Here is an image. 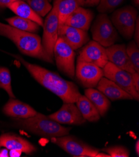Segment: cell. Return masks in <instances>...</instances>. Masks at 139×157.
I'll list each match as a JSON object with an SVG mask.
<instances>
[{
	"instance_id": "obj_1",
	"label": "cell",
	"mask_w": 139,
	"mask_h": 157,
	"mask_svg": "<svg viewBox=\"0 0 139 157\" xmlns=\"http://www.w3.org/2000/svg\"><path fill=\"white\" fill-rule=\"evenodd\" d=\"M6 53L18 60L39 84L59 97L64 103H75L81 95L78 87L73 82L63 79L54 72L30 63L20 55Z\"/></svg>"
},
{
	"instance_id": "obj_2",
	"label": "cell",
	"mask_w": 139,
	"mask_h": 157,
	"mask_svg": "<svg viewBox=\"0 0 139 157\" xmlns=\"http://www.w3.org/2000/svg\"><path fill=\"white\" fill-rule=\"evenodd\" d=\"M0 35L12 41L23 54L53 63V58L45 51L41 37L0 22Z\"/></svg>"
},
{
	"instance_id": "obj_3",
	"label": "cell",
	"mask_w": 139,
	"mask_h": 157,
	"mask_svg": "<svg viewBox=\"0 0 139 157\" xmlns=\"http://www.w3.org/2000/svg\"><path fill=\"white\" fill-rule=\"evenodd\" d=\"M15 125L33 134L42 137L51 138L69 134L71 128L61 126L60 123L37 112L34 117L28 118L14 119Z\"/></svg>"
},
{
	"instance_id": "obj_4",
	"label": "cell",
	"mask_w": 139,
	"mask_h": 157,
	"mask_svg": "<svg viewBox=\"0 0 139 157\" xmlns=\"http://www.w3.org/2000/svg\"><path fill=\"white\" fill-rule=\"evenodd\" d=\"M94 41L102 46L109 47L119 40L117 29L106 13L99 14L91 27Z\"/></svg>"
},
{
	"instance_id": "obj_5",
	"label": "cell",
	"mask_w": 139,
	"mask_h": 157,
	"mask_svg": "<svg viewBox=\"0 0 139 157\" xmlns=\"http://www.w3.org/2000/svg\"><path fill=\"white\" fill-rule=\"evenodd\" d=\"M51 142L66 152L77 157H95L100 150L89 145L72 135L53 137L50 138Z\"/></svg>"
},
{
	"instance_id": "obj_6",
	"label": "cell",
	"mask_w": 139,
	"mask_h": 157,
	"mask_svg": "<svg viewBox=\"0 0 139 157\" xmlns=\"http://www.w3.org/2000/svg\"><path fill=\"white\" fill-rule=\"evenodd\" d=\"M138 12L132 6L115 10L112 14L111 21L120 35L127 40L133 37Z\"/></svg>"
},
{
	"instance_id": "obj_7",
	"label": "cell",
	"mask_w": 139,
	"mask_h": 157,
	"mask_svg": "<svg viewBox=\"0 0 139 157\" xmlns=\"http://www.w3.org/2000/svg\"><path fill=\"white\" fill-rule=\"evenodd\" d=\"M54 56L57 68L73 79L75 75V53L71 47L60 37H58L54 46Z\"/></svg>"
},
{
	"instance_id": "obj_8",
	"label": "cell",
	"mask_w": 139,
	"mask_h": 157,
	"mask_svg": "<svg viewBox=\"0 0 139 157\" xmlns=\"http://www.w3.org/2000/svg\"><path fill=\"white\" fill-rule=\"evenodd\" d=\"M102 69L104 77L112 81L123 90L130 94L134 100L138 101L139 93L133 85L132 73L118 68L109 61Z\"/></svg>"
},
{
	"instance_id": "obj_9",
	"label": "cell",
	"mask_w": 139,
	"mask_h": 157,
	"mask_svg": "<svg viewBox=\"0 0 139 157\" xmlns=\"http://www.w3.org/2000/svg\"><path fill=\"white\" fill-rule=\"evenodd\" d=\"M42 44L48 55L53 58L54 48L58 38L59 20L56 6H53L50 12L46 15L43 24Z\"/></svg>"
},
{
	"instance_id": "obj_10",
	"label": "cell",
	"mask_w": 139,
	"mask_h": 157,
	"mask_svg": "<svg viewBox=\"0 0 139 157\" xmlns=\"http://www.w3.org/2000/svg\"><path fill=\"white\" fill-rule=\"evenodd\" d=\"M75 76L83 86L94 88L104 76V71L102 68L92 63L77 61Z\"/></svg>"
},
{
	"instance_id": "obj_11",
	"label": "cell",
	"mask_w": 139,
	"mask_h": 157,
	"mask_svg": "<svg viewBox=\"0 0 139 157\" xmlns=\"http://www.w3.org/2000/svg\"><path fill=\"white\" fill-rule=\"evenodd\" d=\"M78 61L94 64L103 68L109 62L105 47L95 41H90L81 51Z\"/></svg>"
},
{
	"instance_id": "obj_12",
	"label": "cell",
	"mask_w": 139,
	"mask_h": 157,
	"mask_svg": "<svg viewBox=\"0 0 139 157\" xmlns=\"http://www.w3.org/2000/svg\"><path fill=\"white\" fill-rule=\"evenodd\" d=\"M48 117L62 124L80 125L86 121L74 103H64L58 111Z\"/></svg>"
},
{
	"instance_id": "obj_13",
	"label": "cell",
	"mask_w": 139,
	"mask_h": 157,
	"mask_svg": "<svg viewBox=\"0 0 139 157\" xmlns=\"http://www.w3.org/2000/svg\"><path fill=\"white\" fill-rule=\"evenodd\" d=\"M107 56L109 62L118 68L130 73L136 72L129 58L124 44H114L105 48Z\"/></svg>"
},
{
	"instance_id": "obj_14",
	"label": "cell",
	"mask_w": 139,
	"mask_h": 157,
	"mask_svg": "<svg viewBox=\"0 0 139 157\" xmlns=\"http://www.w3.org/2000/svg\"><path fill=\"white\" fill-rule=\"evenodd\" d=\"M58 37L61 38L74 50H78L89 40L87 31L63 25L59 26Z\"/></svg>"
},
{
	"instance_id": "obj_15",
	"label": "cell",
	"mask_w": 139,
	"mask_h": 157,
	"mask_svg": "<svg viewBox=\"0 0 139 157\" xmlns=\"http://www.w3.org/2000/svg\"><path fill=\"white\" fill-rule=\"evenodd\" d=\"M0 146L9 150H16L31 155L37 149L27 140L13 133H5L0 136Z\"/></svg>"
},
{
	"instance_id": "obj_16",
	"label": "cell",
	"mask_w": 139,
	"mask_h": 157,
	"mask_svg": "<svg viewBox=\"0 0 139 157\" xmlns=\"http://www.w3.org/2000/svg\"><path fill=\"white\" fill-rule=\"evenodd\" d=\"M3 112L8 117L23 119L34 117L37 113L35 109L29 105L11 98L4 106Z\"/></svg>"
},
{
	"instance_id": "obj_17",
	"label": "cell",
	"mask_w": 139,
	"mask_h": 157,
	"mask_svg": "<svg viewBox=\"0 0 139 157\" xmlns=\"http://www.w3.org/2000/svg\"><path fill=\"white\" fill-rule=\"evenodd\" d=\"M93 18L94 14L90 10L79 6L69 16L64 25L87 31Z\"/></svg>"
},
{
	"instance_id": "obj_18",
	"label": "cell",
	"mask_w": 139,
	"mask_h": 157,
	"mask_svg": "<svg viewBox=\"0 0 139 157\" xmlns=\"http://www.w3.org/2000/svg\"><path fill=\"white\" fill-rule=\"evenodd\" d=\"M97 88L111 101L119 100H134L133 97L126 91L123 90L114 82L105 77H102L99 82Z\"/></svg>"
},
{
	"instance_id": "obj_19",
	"label": "cell",
	"mask_w": 139,
	"mask_h": 157,
	"mask_svg": "<svg viewBox=\"0 0 139 157\" xmlns=\"http://www.w3.org/2000/svg\"><path fill=\"white\" fill-rule=\"evenodd\" d=\"M8 8L16 16L31 20L39 25V26H43L44 21L42 17L35 12L23 0H16L8 6Z\"/></svg>"
},
{
	"instance_id": "obj_20",
	"label": "cell",
	"mask_w": 139,
	"mask_h": 157,
	"mask_svg": "<svg viewBox=\"0 0 139 157\" xmlns=\"http://www.w3.org/2000/svg\"><path fill=\"white\" fill-rule=\"evenodd\" d=\"M85 96L92 102L101 117H104L111 107V101L104 94L93 88H87L84 91Z\"/></svg>"
},
{
	"instance_id": "obj_21",
	"label": "cell",
	"mask_w": 139,
	"mask_h": 157,
	"mask_svg": "<svg viewBox=\"0 0 139 157\" xmlns=\"http://www.w3.org/2000/svg\"><path fill=\"white\" fill-rule=\"evenodd\" d=\"M75 103L86 120L90 122H96L100 120L101 116L97 109L85 95L81 94Z\"/></svg>"
},
{
	"instance_id": "obj_22",
	"label": "cell",
	"mask_w": 139,
	"mask_h": 157,
	"mask_svg": "<svg viewBox=\"0 0 139 157\" xmlns=\"http://www.w3.org/2000/svg\"><path fill=\"white\" fill-rule=\"evenodd\" d=\"M53 6L57 11L59 26L64 25L69 16L79 6L77 0H54Z\"/></svg>"
},
{
	"instance_id": "obj_23",
	"label": "cell",
	"mask_w": 139,
	"mask_h": 157,
	"mask_svg": "<svg viewBox=\"0 0 139 157\" xmlns=\"http://www.w3.org/2000/svg\"><path fill=\"white\" fill-rule=\"evenodd\" d=\"M6 21L11 26L27 32L35 33L39 29V26L36 23L28 19L20 17L18 16L7 18Z\"/></svg>"
},
{
	"instance_id": "obj_24",
	"label": "cell",
	"mask_w": 139,
	"mask_h": 157,
	"mask_svg": "<svg viewBox=\"0 0 139 157\" xmlns=\"http://www.w3.org/2000/svg\"><path fill=\"white\" fill-rule=\"evenodd\" d=\"M35 12L41 17L47 15L53 8L49 0H25Z\"/></svg>"
},
{
	"instance_id": "obj_25",
	"label": "cell",
	"mask_w": 139,
	"mask_h": 157,
	"mask_svg": "<svg viewBox=\"0 0 139 157\" xmlns=\"http://www.w3.org/2000/svg\"><path fill=\"white\" fill-rule=\"evenodd\" d=\"M0 88L6 91L10 98H15L11 87V73L6 67H0Z\"/></svg>"
},
{
	"instance_id": "obj_26",
	"label": "cell",
	"mask_w": 139,
	"mask_h": 157,
	"mask_svg": "<svg viewBox=\"0 0 139 157\" xmlns=\"http://www.w3.org/2000/svg\"><path fill=\"white\" fill-rule=\"evenodd\" d=\"M126 51L135 71L139 73V48L134 40L126 46Z\"/></svg>"
},
{
	"instance_id": "obj_27",
	"label": "cell",
	"mask_w": 139,
	"mask_h": 157,
	"mask_svg": "<svg viewBox=\"0 0 139 157\" xmlns=\"http://www.w3.org/2000/svg\"><path fill=\"white\" fill-rule=\"evenodd\" d=\"M124 0H100L97 10L100 13H110L120 6Z\"/></svg>"
},
{
	"instance_id": "obj_28",
	"label": "cell",
	"mask_w": 139,
	"mask_h": 157,
	"mask_svg": "<svg viewBox=\"0 0 139 157\" xmlns=\"http://www.w3.org/2000/svg\"><path fill=\"white\" fill-rule=\"evenodd\" d=\"M102 151L109 154L111 157H129L130 152L129 150L122 145H116L104 148Z\"/></svg>"
},
{
	"instance_id": "obj_29",
	"label": "cell",
	"mask_w": 139,
	"mask_h": 157,
	"mask_svg": "<svg viewBox=\"0 0 139 157\" xmlns=\"http://www.w3.org/2000/svg\"><path fill=\"white\" fill-rule=\"evenodd\" d=\"M79 5L82 7L94 6L98 5L100 0H77Z\"/></svg>"
},
{
	"instance_id": "obj_30",
	"label": "cell",
	"mask_w": 139,
	"mask_h": 157,
	"mask_svg": "<svg viewBox=\"0 0 139 157\" xmlns=\"http://www.w3.org/2000/svg\"><path fill=\"white\" fill-rule=\"evenodd\" d=\"M139 18L138 17L136 23H135V27L134 29V41L137 43V44L138 46L139 45Z\"/></svg>"
},
{
	"instance_id": "obj_31",
	"label": "cell",
	"mask_w": 139,
	"mask_h": 157,
	"mask_svg": "<svg viewBox=\"0 0 139 157\" xmlns=\"http://www.w3.org/2000/svg\"><path fill=\"white\" fill-rule=\"evenodd\" d=\"M132 78L133 85L135 90L138 92L139 91V73L135 72L132 73Z\"/></svg>"
},
{
	"instance_id": "obj_32",
	"label": "cell",
	"mask_w": 139,
	"mask_h": 157,
	"mask_svg": "<svg viewBox=\"0 0 139 157\" xmlns=\"http://www.w3.org/2000/svg\"><path fill=\"white\" fill-rule=\"evenodd\" d=\"M16 0H0V9L8 8V6Z\"/></svg>"
},
{
	"instance_id": "obj_33",
	"label": "cell",
	"mask_w": 139,
	"mask_h": 157,
	"mask_svg": "<svg viewBox=\"0 0 139 157\" xmlns=\"http://www.w3.org/2000/svg\"><path fill=\"white\" fill-rule=\"evenodd\" d=\"M21 151H16V150H10L9 155L10 156H20L21 155Z\"/></svg>"
},
{
	"instance_id": "obj_34",
	"label": "cell",
	"mask_w": 139,
	"mask_h": 157,
	"mask_svg": "<svg viewBox=\"0 0 139 157\" xmlns=\"http://www.w3.org/2000/svg\"><path fill=\"white\" fill-rule=\"evenodd\" d=\"M9 156V153L7 149L2 150L1 151H0V156Z\"/></svg>"
},
{
	"instance_id": "obj_35",
	"label": "cell",
	"mask_w": 139,
	"mask_h": 157,
	"mask_svg": "<svg viewBox=\"0 0 139 157\" xmlns=\"http://www.w3.org/2000/svg\"><path fill=\"white\" fill-rule=\"evenodd\" d=\"M135 149V152H136L137 156H139V140H138V139L137 140V142H136Z\"/></svg>"
},
{
	"instance_id": "obj_36",
	"label": "cell",
	"mask_w": 139,
	"mask_h": 157,
	"mask_svg": "<svg viewBox=\"0 0 139 157\" xmlns=\"http://www.w3.org/2000/svg\"><path fill=\"white\" fill-rule=\"evenodd\" d=\"M95 157H111V156L109 154H106V153H102L99 152Z\"/></svg>"
},
{
	"instance_id": "obj_37",
	"label": "cell",
	"mask_w": 139,
	"mask_h": 157,
	"mask_svg": "<svg viewBox=\"0 0 139 157\" xmlns=\"http://www.w3.org/2000/svg\"><path fill=\"white\" fill-rule=\"evenodd\" d=\"M132 2L134 3V5H135V6L138 7V5H139V0H132Z\"/></svg>"
},
{
	"instance_id": "obj_38",
	"label": "cell",
	"mask_w": 139,
	"mask_h": 157,
	"mask_svg": "<svg viewBox=\"0 0 139 157\" xmlns=\"http://www.w3.org/2000/svg\"><path fill=\"white\" fill-rule=\"evenodd\" d=\"M51 1H52V0H49V2H51Z\"/></svg>"
},
{
	"instance_id": "obj_39",
	"label": "cell",
	"mask_w": 139,
	"mask_h": 157,
	"mask_svg": "<svg viewBox=\"0 0 139 157\" xmlns=\"http://www.w3.org/2000/svg\"><path fill=\"white\" fill-rule=\"evenodd\" d=\"M23 1H25V0H23Z\"/></svg>"
},
{
	"instance_id": "obj_40",
	"label": "cell",
	"mask_w": 139,
	"mask_h": 157,
	"mask_svg": "<svg viewBox=\"0 0 139 157\" xmlns=\"http://www.w3.org/2000/svg\"><path fill=\"white\" fill-rule=\"evenodd\" d=\"M0 147H1V146H0Z\"/></svg>"
}]
</instances>
